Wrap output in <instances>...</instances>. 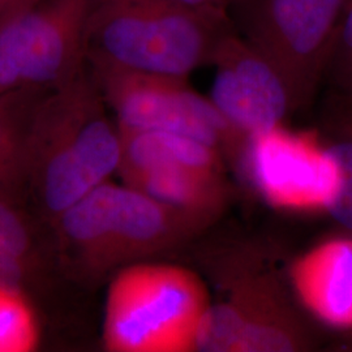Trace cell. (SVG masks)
Wrapping results in <instances>:
<instances>
[{
	"mask_svg": "<svg viewBox=\"0 0 352 352\" xmlns=\"http://www.w3.org/2000/svg\"><path fill=\"white\" fill-rule=\"evenodd\" d=\"M106 107L88 65L38 102L28 133L24 182L41 210L54 219L119 168L122 140Z\"/></svg>",
	"mask_w": 352,
	"mask_h": 352,
	"instance_id": "1",
	"label": "cell"
},
{
	"mask_svg": "<svg viewBox=\"0 0 352 352\" xmlns=\"http://www.w3.org/2000/svg\"><path fill=\"white\" fill-rule=\"evenodd\" d=\"M234 26L226 13L177 0H89L87 58L151 75L183 77L210 64Z\"/></svg>",
	"mask_w": 352,
	"mask_h": 352,
	"instance_id": "2",
	"label": "cell"
},
{
	"mask_svg": "<svg viewBox=\"0 0 352 352\" xmlns=\"http://www.w3.org/2000/svg\"><path fill=\"white\" fill-rule=\"evenodd\" d=\"M55 221L67 250L93 278L177 248L215 222L110 180Z\"/></svg>",
	"mask_w": 352,
	"mask_h": 352,
	"instance_id": "3",
	"label": "cell"
},
{
	"mask_svg": "<svg viewBox=\"0 0 352 352\" xmlns=\"http://www.w3.org/2000/svg\"><path fill=\"white\" fill-rule=\"evenodd\" d=\"M196 272L138 261L118 269L107 289L102 340L111 352H193L212 305Z\"/></svg>",
	"mask_w": 352,
	"mask_h": 352,
	"instance_id": "4",
	"label": "cell"
},
{
	"mask_svg": "<svg viewBox=\"0 0 352 352\" xmlns=\"http://www.w3.org/2000/svg\"><path fill=\"white\" fill-rule=\"evenodd\" d=\"M349 0H231L235 32L283 77L294 111L308 107L327 77Z\"/></svg>",
	"mask_w": 352,
	"mask_h": 352,
	"instance_id": "5",
	"label": "cell"
},
{
	"mask_svg": "<svg viewBox=\"0 0 352 352\" xmlns=\"http://www.w3.org/2000/svg\"><path fill=\"white\" fill-rule=\"evenodd\" d=\"M87 59L90 75L120 129L184 135L235 162L247 138L227 122L210 98L189 87L188 78L144 74L97 58Z\"/></svg>",
	"mask_w": 352,
	"mask_h": 352,
	"instance_id": "6",
	"label": "cell"
},
{
	"mask_svg": "<svg viewBox=\"0 0 352 352\" xmlns=\"http://www.w3.org/2000/svg\"><path fill=\"white\" fill-rule=\"evenodd\" d=\"M228 272L221 299L212 302L197 340L200 352H298L315 347L294 296L273 273L251 260Z\"/></svg>",
	"mask_w": 352,
	"mask_h": 352,
	"instance_id": "7",
	"label": "cell"
},
{
	"mask_svg": "<svg viewBox=\"0 0 352 352\" xmlns=\"http://www.w3.org/2000/svg\"><path fill=\"white\" fill-rule=\"evenodd\" d=\"M89 0H39L0 23V96L51 91L87 65Z\"/></svg>",
	"mask_w": 352,
	"mask_h": 352,
	"instance_id": "8",
	"label": "cell"
},
{
	"mask_svg": "<svg viewBox=\"0 0 352 352\" xmlns=\"http://www.w3.org/2000/svg\"><path fill=\"white\" fill-rule=\"evenodd\" d=\"M234 164L266 204L283 212L327 213L338 187L324 138L283 124L248 136Z\"/></svg>",
	"mask_w": 352,
	"mask_h": 352,
	"instance_id": "9",
	"label": "cell"
},
{
	"mask_svg": "<svg viewBox=\"0 0 352 352\" xmlns=\"http://www.w3.org/2000/svg\"><path fill=\"white\" fill-rule=\"evenodd\" d=\"M210 100L227 122L248 138L283 124L294 113L289 88L277 68L235 32L218 42Z\"/></svg>",
	"mask_w": 352,
	"mask_h": 352,
	"instance_id": "10",
	"label": "cell"
},
{
	"mask_svg": "<svg viewBox=\"0 0 352 352\" xmlns=\"http://www.w3.org/2000/svg\"><path fill=\"white\" fill-rule=\"evenodd\" d=\"M292 296L324 327L352 330V234L324 240L289 265Z\"/></svg>",
	"mask_w": 352,
	"mask_h": 352,
	"instance_id": "11",
	"label": "cell"
},
{
	"mask_svg": "<svg viewBox=\"0 0 352 352\" xmlns=\"http://www.w3.org/2000/svg\"><path fill=\"white\" fill-rule=\"evenodd\" d=\"M124 184L154 200L217 221L225 212L230 187L223 173L189 167H154L120 175Z\"/></svg>",
	"mask_w": 352,
	"mask_h": 352,
	"instance_id": "12",
	"label": "cell"
},
{
	"mask_svg": "<svg viewBox=\"0 0 352 352\" xmlns=\"http://www.w3.org/2000/svg\"><path fill=\"white\" fill-rule=\"evenodd\" d=\"M119 133L122 160L118 173L120 175L154 167H189L223 173V154L199 140L164 131L119 128Z\"/></svg>",
	"mask_w": 352,
	"mask_h": 352,
	"instance_id": "13",
	"label": "cell"
},
{
	"mask_svg": "<svg viewBox=\"0 0 352 352\" xmlns=\"http://www.w3.org/2000/svg\"><path fill=\"white\" fill-rule=\"evenodd\" d=\"M45 94L20 90L0 96V190L24 182L28 133L38 102Z\"/></svg>",
	"mask_w": 352,
	"mask_h": 352,
	"instance_id": "14",
	"label": "cell"
},
{
	"mask_svg": "<svg viewBox=\"0 0 352 352\" xmlns=\"http://www.w3.org/2000/svg\"><path fill=\"white\" fill-rule=\"evenodd\" d=\"M322 138L338 166V187L327 213L352 234V102L337 96Z\"/></svg>",
	"mask_w": 352,
	"mask_h": 352,
	"instance_id": "15",
	"label": "cell"
},
{
	"mask_svg": "<svg viewBox=\"0 0 352 352\" xmlns=\"http://www.w3.org/2000/svg\"><path fill=\"white\" fill-rule=\"evenodd\" d=\"M34 257L25 221L0 197V283L23 289L34 266Z\"/></svg>",
	"mask_w": 352,
	"mask_h": 352,
	"instance_id": "16",
	"label": "cell"
},
{
	"mask_svg": "<svg viewBox=\"0 0 352 352\" xmlns=\"http://www.w3.org/2000/svg\"><path fill=\"white\" fill-rule=\"evenodd\" d=\"M39 340L37 316L23 289L0 283V352H33Z\"/></svg>",
	"mask_w": 352,
	"mask_h": 352,
	"instance_id": "17",
	"label": "cell"
},
{
	"mask_svg": "<svg viewBox=\"0 0 352 352\" xmlns=\"http://www.w3.org/2000/svg\"><path fill=\"white\" fill-rule=\"evenodd\" d=\"M327 76L337 96L352 101V0L342 16Z\"/></svg>",
	"mask_w": 352,
	"mask_h": 352,
	"instance_id": "18",
	"label": "cell"
},
{
	"mask_svg": "<svg viewBox=\"0 0 352 352\" xmlns=\"http://www.w3.org/2000/svg\"><path fill=\"white\" fill-rule=\"evenodd\" d=\"M184 4H188L190 7H196L210 12L227 13L231 0H177Z\"/></svg>",
	"mask_w": 352,
	"mask_h": 352,
	"instance_id": "19",
	"label": "cell"
},
{
	"mask_svg": "<svg viewBox=\"0 0 352 352\" xmlns=\"http://www.w3.org/2000/svg\"><path fill=\"white\" fill-rule=\"evenodd\" d=\"M39 0H8V6L11 10V14L24 10L26 7L37 3Z\"/></svg>",
	"mask_w": 352,
	"mask_h": 352,
	"instance_id": "20",
	"label": "cell"
},
{
	"mask_svg": "<svg viewBox=\"0 0 352 352\" xmlns=\"http://www.w3.org/2000/svg\"><path fill=\"white\" fill-rule=\"evenodd\" d=\"M11 16V10L8 6V0H0V23Z\"/></svg>",
	"mask_w": 352,
	"mask_h": 352,
	"instance_id": "21",
	"label": "cell"
},
{
	"mask_svg": "<svg viewBox=\"0 0 352 352\" xmlns=\"http://www.w3.org/2000/svg\"><path fill=\"white\" fill-rule=\"evenodd\" d=\"M344 100H346V98H344ZM347 101H350V100H347ZM350 102H352V101H350Z\"/></svg>",
	"mask_w": 352,
	"mask_h": 352,
	"instance_id": "22",
	"label": "cell"
}]
</instances>
